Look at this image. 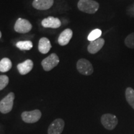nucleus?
I'll list each match as a JSON object with an SVG mask.
<instances>
[{"mask_svg":"<svg viewBox=\"0 0 134 134\" xmlns=\"http://www.w3.org/2000/svg\"><path fill=\"white\" fill-rule=\"evenodd\" d=\"M16 46L21 50H29L32 48L33 44L31 41H24L18 42Z\"/></svg>","mask_w":134,"mask_h":134,"instance_id":"17","label":"nucleus"},{"mask_svg":"<svg viewBox=\"0 0 134 134\" xmlns=\"http://www.w3.org/2000/svg\"><path fill=\"white\" fill-rule=\"evenodd\" d=\"M76 68L78 71L83 75L89 76L93 73L94 69L93 65L88 60L81 58L76 63Z\"/></svg>","mask_w":134,"mask_h":134,"instance_id":"3","label":"nucleus"},{"mask_svg":"<svg viewBox=\"0 0 134 134\" xmlns=\"http://www.w3.org/2000/svg\"><path fill=\"white\" fill-rule=\"evenodd\" d=\"M125 44L128 48H134V32L130 34L127 36L124 41Z\"/></svg>","mask_w":134,"mask_h":134,"instance_id":"19","label":"nucleus"},{"mask_svg":"<svg viewBox=\"0 0 134 134\" xmlns=\"http://www.w3.org/2000/svg\"><path fill=\"white\" fill-rule=\"evenodd\" d=\"M42 116V113L39 110L36 109L31 111H24L21 114L23 121L26 123L33 124L39 120Z\"/></svg>","mask_w":134,"mask_h":134,"instance_id":"4","label":"nucleus"},{"mask_svg":"<svg viewBox=\"0 0 134 134\" xmlns=\"http://www.w3.org/2000/svg\"><path fill=\"white\" fill-rule=\"evenodd\" d=\"M125 98L127 103L134 109V90L132 88H127L125 90Z\"/></svg>","mask_w":134,"mask_h":134,"instance_id":"16","label":"nucleus"},{"mask_svg":"<svg viewBox=\"0 0 134 134\" xmlns=\"http://www.w3.org/2000/svg\"><path fill=\"white\" fill-rule=\"evenodd\" d=\"M65 127V122L62 119H57L51 123L48 129V134H61Z\"/></svg>","mask_w":134,"mask_h":134,"instance_id":"8","label":"nucleus"},{"mask_svg":"<svg viewBox=\"0 0 134 134\" xmlns=\"http://www.w3.org/2000/svg\"><path fill=\"white\" fill-rule=\"evenodd\" d=\"M78 8L82 12L94 14L98 10L99 4L93 0H80L78 3Z\"/></svg>","mask_w":134,"mask_h":134,"instance_id":"1","label":"nucleus"},{"mask_svg":"<svg viewBox=\"0 0 134 134\" xmlns=\"http://www.w3.org/2000/svg\"><path fill=\"white\" fill-rule=\"evenodd\" d=\"M1 36H2V34H1V31H0V38H1Z\"/></svg>","mask_w":134,"mask_h":134,"instance_id":"21","label":"nucleus"},{"mask_svg":"<svg viewBox=\"0 0 134 134\" xmlns=\"http://www.w3.org/2000/svg\"><path fill=\"white\" fill-rule=\"evenodd\" d=\"M15 31L18 33L25 34L29 32L32 28L31 23L28 20L18 18L14 25Z\"/></svg>","mask_w":134,"mask_h":134,"instance_id":"7","label":"nucleus"},{"mask_svg":"<svg viewBox=\"0 0 134 134\" xmlns=\"http://www.w3.org/2000/svg\"><path fill=\"white\" fill-rule=\"evenodd\" d=\"M9 83V78L6 75H0V91L3 90Z\"/></svg>","mask_w":134,"mask_h":134,"instance_id":"20","label":"nucleus"},{"mask_svg":"<svg viewBox=\"0 0 134 134\" xmlns=\"http://www.w3.org/2000/svg\"><path fill=\"white\" fill-rule=\"evenodd\" d=\"M73 36V31L70 29H66L60 34L58 39V42L60 46H66Z\"/></svg>","mask_w":134,"mask_h":134,"instance_id":"13","label":"nucleus"},{"mask_svg":"<svg viewBox=\"0 0 134 134\" xmlns=\"http://www.w3.org/2000/svg\"><path fill=\"white\" fill-rule=\"evenodd\" d=\"M102 124L106 129L113 130L118 124L117 117L111 114H105L102 115L100 119Z\"/></svg>","mask_w":134,"mask_h":134,"instance_id":"6","label":"nucleus"},{"mask_svg":"<svg viewBox=\"0 0 134 134\" xmlns=\"http://www.w3.org/2000/svg\"><path fill=\"white\" fill-rule=\"evenodd\" d=\"M53 4V0H34L32 6L38 10H47L50 9Z\"/></svg>","mask_w":134,"mask_h":134,"instance_id":"12","label":"nucleus"},{"mask_svg":"<svg viewBox=\"0 0 134 134\" xmlns=\"http://www.w3.org/2000/svg\"><path fill=\"white\" fill-rule=\"evenodd\" d=\"M15 95L14 93H9L0 101V112L3 114H8L12 110Z\"/></svg>","mask_w":134,"mask_h":134,"instance_id":"2","label":"nucleus"},{"mask_svg":"<svg viewBox=\"0 0 134 134\" xmlns=\"http://www.w3.org/2000/svg\"><path fill=\"white\" fill-rule=\"evenodd\" d=\"M52 48L51 43L49 40L46 37H42L39 40L38 42V48L39 52L42 54H46L50 51Z\"/></svg>","mask_w":134,"mask_h":134,"instance_id":"14","label":"nucleus"},{"mask_svg":"<svg viewBox=\"0 0 134 134\" xmlns=\"http://www.w3.org/2000/svg\"><path fill=\"white\" fill-rule=\"evenodd\" d=\"M102 34V31L99 29H96L92 31L88 36V40L89 41L92 42L98 39Z\"/></svg>","mask_w":134,"mask_h":134,"instance_id":"18","label":"nucleus"},{"mask_svg":"<svg viewBox=\"0 0 134 134\" xmlns=\"http://www.w3.org/2000/svg\"><path fill=\"white\" fill-rule=\"evenodd\" d=\"M61 21L58 18H54L52 16L48 17L42 21V26L46 28L57 29L61 26Z\"/></svg>","mask_w":134,"mask_h":134,"instance_id":"9","label":"nucleus"},{"mask_svg":"<svg viewBox=\"0 0 134 134\" xmlns=\"http://www.w3.org/2000/svg\"><path fill=\"white\" fill-rule=\"evenodd\" d=\"M33 66V62L31 60L28 59L18 64V66H17V68H18V70L20 74L22 75H24L29 73L32 70Z\"/></svg>","mask_w":134,"mask_h":134,"instance_id":"11","label":"nucleus"},{"mask_svg":"<svg viewBox=\"0 0 134 134\" xmlns=\"http://www.w3.org/2000/svg\"><path fill=\"white\" fill-rule=\"evenodd\" d=\"M60 60L56 53H52L42 62V66L45 71H48L52 70L59 63Z\"/></svg>","mask_w":134,"mask_h":134,"instance_id":"5","label":"nucleus"},{"mask_svg":"<svg viewBox=\"0 0 134 134\" xmlns=\"http://www.w3.org/2000/svg\"><path fill=\"white\" fill-rule=\"evenodd\" d=\"M12 67V62L8 58H3L0 61V71L5 73L10 70Z\"/></svg>","mask_w":134,"mask_h":134,"instance_id":"15","label":"nucleus"},{"mask_svg":"<svg viewBox=\"0 0 134 134\" xmlns=\"http://www.w3.org/2000/svg\"><path fill=\"white\" fill-rule=\"evenodd\" d=\"M104 43V39L103 38H99L95 41H92L88 46V51L91 54H95L103 48Z\"/></svg>","mask_w":134,"mask_h":134,"instance_id":"10","label":"nucleus"}]
</instances>
